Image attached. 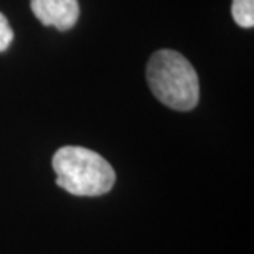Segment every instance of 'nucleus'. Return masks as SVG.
<instances>
[{
  "mask_svg": "<svg viewBox=\"0 0 254 254\" xmlns=\"http://www.w3.org/2000/svg\"><path fill=\"white\" fill-rule=\"evenodd\" d=\"M30 7L45 27H57L62 32L73 28L79 18L78 0H30Z\"/></svg>",
  "mask_w": 254,
  "mask_h": 254,
  "instance_id": "3",
  "label": "nucleus"
},
{
  "mask_svg": "<svg viewBox=\"0 0 254 254\" xmlns=\"http://www.w3.org/2000/svg\"><path fill=\"white\" fill-rule=\"evenodd\" d=\"M145 74L154 96L170 109L191 111L198 104V76L184 55L160 50L150 57Z\"/></svg>",
  "mask_w": 254,
  "mask_h": 254,
  "instance_id": "2",
  "label": "nucleus"
},
{
  "mask_svg": "<svg viewBox=\"0 0 254 254\" xmlns=\"http://www.w3.org/2000/svg\"><path fill=\"white\" fill-rule=\"evenodd\" d=\"M12 40H13L12 27H10L8 20L5 18V15L0 13V53L5 52L12 45Z\"/></svg>",
  "mask_w": 254,
  "mask_h": 254,
  "instance_id": "5",
  "label": "nucleus"
},
{
  "mask_svg": "<svg viewBox=\"0 0 254 254\" xmlns=\"http://www.w3.org/2000/svg\"><path fill=\"white\" fill-rule=\"evenodd\" d=\"M57 185L76 196H101L116 184V172L98 152L64 145L53 155Z\"/></svg>",
  "mask_w": 254,
  "mask_h": 254,
  "instance_id": "1",
  "label": "nucleus"
},
{
  "mask_svg": "<svg viewBox=\"0 0 254 254\" xmlns=\"http://www.w3.org/2000/svg\"><path fill=\"white\" fill-rule=\"evenodd\" d=\"M233 20L241 28H253L254 25V0H233Z\"/></svg>",
  "mask_w": 254,
  "mask_h": 254,
  "instance_id": "4",
  "label": "nucleus"
}]
</instances>
